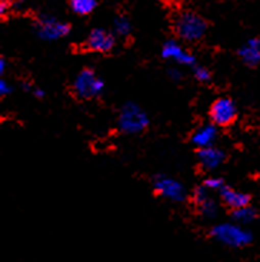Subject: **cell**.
I'll list each match as a JSON object with an SVG mask.
<instances>
[{
    "label": "cell",
    "instance_id": "277c9868",
    "mask_svg": "<svg viewBox=\"0 0 260 262\" xmlns=\"http://www.w3.org/2000/svg\"><path fill=\"white\" fill-rule=\"evenodd\" d=\"M105 91V83L102 79L96 76L93 69L86 68L79 73L75 83H73V92L79 99H91L98 98Z\"/></svg>",
    "mask_w": 260,
    "mask_h": 262
},
{
    "label": "cell",
    "instance_id": "7a4b0ae2",
    "mask_svg": "<svg viewBox=\"0 0 260 262\" xmlns=\"http://www.w3.org/2000/svg\"><path fill=\"white\" fill-rule=\"evenodd\" d=\"M117 125H119V129L123 134H141L149 126V116L139 105L130 102V103H126L122 107Z\"/></svg>",
    "mask_w": 260,
    "mask_h": 262
},
{
    "label": "cell",
    "instance_id": "3957f363",
    "mask_svg": "<svg viewBox=\"0 0 260 262\" xmlns=\"http://www.w3.org/2000/svg\"><path fill=\"white\" fill-rule=\"evenodd\" d=\"M211 236L220 244H225L233 248H242L249 245L253 236L252 234L242 228L239 224H220L211 229Z\"/></svg>",
    "mask_w": 260,
    "mask_h": 262
},
{
    "label": "cell",
    "instance_id": "ffe728a7",
    "mask_svg": "<svg viewBox=\"0 0 260 262\" xmlns=\"http://www.w3.org/2000/svg\"><path fill=\"white\" fill-rule=\"evenodd\" d=\"M203 185L209 191H220L225 186V182L220 178H207L203 182Z\"/></svg>",
    "mask_w": 260,
    "mask_h": 262
},
{
    "label": "cell",
    "instance_id": "e0dca14e",
    "mask_svg": "<svg viewBox=\"0 0 260 262\" xmlns=\"http://www.w3.org/2000/svg\"><path fill=\"white\" fill-rule=\"evenodd\" d=\"M199 209H200V213L206 216V218H215L216 213H218V205L215 201H211L210 198L207 201H204L203 204L199 205Z\"/></svg>",
    "mask_w": 260,
    "mask_h": 262
},
{
    "label": "cell",
    "instance_id": "8fae6325",
    "mask_svg": "<svg viewBox=\"0 0 260 262\" xmlns=\"http://www.w3.org/2000/svg\"><path fill=\"white\" fill-rule=\"evenodd\" d=\"M197 156H199V161L202 163V166L206 170L216 169L225 161V152L215 148V145L213 146H207V148L199 149Z\"/></svg>",
    "mask_w": 260,
    "mask_h": 262
},
{
    "label": "cell",
    "instance_id": "2e32d148",
    "mask_svg": "<svg viewBox=\"0 0 260 262\" xmlns=\"http://www.w3.org/2000/svg\"><path fill=\"white\" fill-rule=\"evenodd\" d=\"M113 32L114 35L122 36V37H126L130 35L132 32V23L127 19L126 16H117L114 20H113Z\"/></svg>",
    "mask_w": 260,
    "mask_h": 262
},
{
    "label": "cell",
    "instance_id": "5b68a950",
    "mask_svg": "<svg viewBox=\"0 0 260 262\" xmlns=\"http://www.w3.org/2000/svg\"><path fill=\"white\" fill-rule=\"evenodd\" d=\"M36 32L42 40L53 42L67 35L70 32V26L64 21L57 20L55 17L43 16L36 23Z\"/></svg>",
    "mask_w": 260,
    "mask_h": 262
},
{
    "label": "cell",
    "instance_id": "d4e9b609",
    "mask_svg": "<svg viewBox=\"0 0 260 262\" xmlns=\"http://www.w3.org/2000/svg\"><path fill=\"white\" fill-rule=\"evenodd\" d=\"M2 2H6V3H7V2H9V0H2Z\"/></svg>",
    "mask_w": 260,
    "mask_h": 262
},
{
    "label": "cell",
    "instance_id": "8992f818",
    "mask_svg": "<svg viewBox=\"0 0 260 262\" xmlns=\"http://www.w3.org/2000/svg\"><path fill=\"white\" fill-rule=\"evenodd\" d=\"M210 121L216 126H229L232 125L236 116H238V109L232 99L229 98H219L215 100L210 106Z\"/></svg>",
    "mask_w": 260,
    "mask_h": 262
},
{
    "label": "cell",
    "instance_id": "7402d4cb",
    "mask_svg": "<svg viewBox=\"0 0 260 262\" xmlns=\"http://www.w3.org/2000/svg\"><path fill=\"white\" fill-rule=\"evenodd\" d=\"M169 75L173 80H180L182 79V73H180V71H177V69H170Z\"/></svg>",
    "mask_w": 260,
    "mask_h": 262
},
{
    "label": "cell",
    "instance_id": "ac0fdd59",
    "mask_svg": "<svg viewBox=\"0 0 260 262\" xmlns=\"http://www.w3.org/2000/svg\"><path fill=\"white\" fill-rule=\"evenodd\" d=\"M207 199H209V189L204 185L199 186V188H196L193 191V201H195V204L197 206L200 205V204H203L204 201H207Z\"/></svg>",
    "mask_w": 260,
    "mask_h": 262
},
{
    "label": "cell",
    "instance_id": "603a6c76",
    "mask_svg": "<svg viewBox=\"0 0 260 262\" xmlns=\"http://www.w3.org/2000/svg\"><path fill=\"white\" fill-rule=\"evenodd\" d=\"M32 92H33V95H35L36 98H43V96H44V91H43V89H37V88H36Z\"/></svg>",
    "mask_w": 260,
    "mask_h": 262
},
{
    "label": "cell",
    "instance_id": "30bf717a",
    "mask_svg": "<svg viewBox=\"0 0 260 262\" xmlns=\"http://www.w3.org/2000/svg\"><path fill=\"white\" fill-rule=\"evenodd\" d=\"M218 139V128L216 125L211 122L207 125H202L193 132L190 142L196 146V148H207V146H213L215 142Z\"/></svg>",
    "mask_w": 260,
    "mask_h": 262
},
{
    "label": "cell",
    "instance_id": "ba28073f",
    "mask_svg": "<svg viewBox=\"0 0 260 262\" xmlns=\"http://www.w3.org/2000/svg\"><path fill=\"white\" fill-rule=\"evenodd\" d=\"M116 40L110 32H106L105 29H93L86 40V48L91 52L107 53L114 48Z\"/></svg>",
    "mask_w": 260,
    "mask_h": 262
},
{
    "label": "cell",
    "instance_id": "7c38bea8",
    "mask_svg": "<svg viewBox=\"0 0 260 262\" xmlns=\"http://www.w3.org/2000/svg\"><path fill=\"white\" fill-rule=\"evenodd\" d=\"M239 56L247 66H257L260 63V39H249L239 49Z\"/></svg>",
    "mask_w": 260,
    "mask_h": 262
},
{
    "label": "cell",
    "instance_id": "6da1fadb",
    "mask_svg": "<svg viewBox=\"0 0 260 262\" xmlns=\"http://www.w3.org/2000/svg\"><path fill=\"white\" fill-rule=\"evenodd\" d=\"M175 30L177 36L184 42L200 40L207 30V23L202 16L195 12H182L176 17Z\"/></svg>",
    "mask_w": 260,
    "mask_h": 262
},
{
    "label": "cell",
    "instance_id": "d6986e66",
    "mask_svg": "<svg viewBox=\"0 0 260 262\" xmlns=\"http://www.w3.org/2000/svg\"><path fill=\"white\" fill-rule=\"evenodd\" d=\"M193 75H195L196 80L202 82V83H206V82H209V80L211 79L210 72L207 71L206 68H203V66H196V68H195V72H193Z\"/></svg>",
    "mask_w": 260,
    "mask_h": 262
},
{
    "label": "cell",
    "instance_id": "cb8c5ba5",
    "mask_svg": "<svg viewBox=\"0 0 260 262\" xmlns=\"http://www.w3.org/2000/svg\"><path fill=\"white\" fill-rule=\"evenodd\" d=\"M5 68H6V60L2 57V59H0V73H3V72H5Z\"/></svg>",
    "mask_w": 260,
    "mask_h": 262
},
{
    "label": "cell",
    "instance_id": "4fadbf2b",
    "mask_svg": "<svg viewBox=\"0 0 260 262\" xmlns=\"http://www.w3.org/2000/svg\"><path fill=\"white\" fill-rule=\"evenodd\" d=\"M220 198L225 202L226 205L232 209H238V208H242V206L250 205V195L247 193H243V192H238L229 188V186H223L220 191Z\"/></svg>",
    "mask_w": 260,
    "mask_h": 262
},
{
    "label": "cell",
    "instance_id": "52a82bcc",
    "mask_svg": "<svg viewBox=\"0 0 260 262\" xmlns=\"http://www.w3.org/2000/svg\"><path fill=\"white\" fill-rule=\"evenodd\" d=\"M155 191L157 195L163 198L175 201V202H182L184 199V188L183 185L168 177H157L155 179Z\"/></svg>",
    "mask_w": 260,
    "mask_h": 262
},
{
    "label": "cell",
    "instance_id": "44dd1931",
    "mask_svg": "<svg viewBox=\"0 0 260 262\" xmlns=\"http://www.w3.org/2000/svg\"><path fill=\"white\" fill-rule=\"evenodd\" d=\"M12 92H13L12 85L7 80H0V95L2 96H7V95H10Z\"/></svg>",
    "mask_w": 260,
    "mask_h": 262
},
{
    "label": "cell",
    "instance_id": "9a60e30c",
    "mask_svg": "<svg viewBox=\"0 0 260 262\" xmlns=\"http://www.w3.org/2000/svg\"><path fill=\"white\" fill-rule=\"evenodd\" d=\"M69 3H70V9L73 10V13L79 14V16L90 14L98 6L96 0H70Z\"/></svg>",
    "mask_w": 260,
    "mask_h": 262
},
{
    "label": "cell",
    "instance_id": "9c48e42d",
    "mask_svg": "<svg viewBox=\"0 0 260 262\" xmlns=\"http://www.w3.org/2000/svg\"><path fill=\"white\" fill-rule=\"evenodd\" d=\"M162 56L164 59H169V60H175L176 63L184 64V66H193L196 63L195 56L189 52H186L180 46V43H177L173 39L164 42L162 48Z\"/></svg>",
    "mask_w": 260,
    "mask_h": 262
},
{
    "label": "cell",
    "instance_id": "5bb4252c",
    "mask_svg": "<svg viewBox=\"0 0 260 262\" xmlns=\"http://www.w3.org/2000/svg\"><path fill=\"white\" fill-rule=\"evenodd\" d=\"M257 216V212L256 209L252 208L250 205L242 206V208H238V209H233V220L236 221L238 224L243 225V224H250L252 221H254V218Z\"/></svg>",
    "mask_w": 260,
    "mask_h": 262
}]
</instances>
